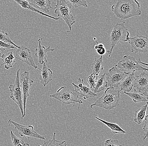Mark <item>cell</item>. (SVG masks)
<instances>
[{
  "label": "cell",
  "instance_id": "20",
  "mask_svg": "<svg viewBox=\"0 0 148 146\" xmlns=\"http://www.w3.org/2000/svg\"><path fill=\"white\" fill-rule=\"evenodd\" d=\"M2 60L3 64H1V66L5 65V68L7 70L12 67L14 64L16 62L15 57L13 52L11 51L2 54Z\"/></svg>",
  "mask_w": 148,
  "mask_h": 146
},
{
  "label": "cell",
  "instance_id": "9",
  "mask_svg": "<svg viewBox=\"0 0 148 146\" xmlns=\"http://www.w3.org/2000/svg\"><path fill=\"white\" fill-rule=\"evenodd\" d=\"M128 42L131 46V52L135 53H146L148 51L147 36L136 35L134 37H129Z\"/></svg>",
  "mask_w": 148,
  "mask_h": 146
},
{
  "label": "cell",
  "instance_id": "23",
  "mask_svg": "<svg viewBox=\"0 0 148 146\" xmlns=\"http://www.w3.org/2000/svg\"><path fill=\"white\" fill-rule=\"evenodd\" d=\"M94 118H96L98 121L101 122V123L106 125V126L110 128L112 131V133H113V134H124L126 133L125 131H124L121 127L119 126V125L116 124L108 122L103 121V120H102L100 118L97 117H94Z\"/></svg>",
  "mask_w": 148,
  "mask_h": 146
},
{
  "label": "cell",
  "instance_id": "19",
  "mask_svg": "<svg viewBox=\"0 0 148 146\" xmlns=\"http://www.w3.org/2000/svg\"><path fill=\"white\" fill-rule=\"evenodd\" d=\"M14 1L18 5H20L24 10H29V11L35 12L39 14L44 16H46V17H49V18L54 19V20H58L60 19L59 17H53V16H51L49 15L46 14L45 13L42 12L40 11L39 10H37V9L34 8L30 5L29 3L27 1V0H14Z\"/></svg>",
  "mask_w": 148,
  "mask_h": 146
},
{
  "label": "cell",
  "instance_id": "28",
  "mask_svg": "<svg viewBox=\"0 0 148 146\" xmlns=\"http://www.w3.org/2000/svg\"><path fill=\"white\" fill-rule=\"evenodd\" d=\"M72 6L75 8L78 7H83L87 8L88 5L86 0H66Z\"/></svg>",
  "mask_w": 148,
  "mask_h": 146
},
{
  "label": "cell",
  "instance_id": "22",
  "mask_svg": "<svg viewBox=\"0 0 148 146\" xmlns=\"http://www.w3.org/2000/svg\"><path fill=\"white\" fill-rule=\"evenodd\" d=\"M124 92V94L128 95L131 98L133 101L135 103H139V102H148V99L147 97L144 96L143 94L140 92L137 91L136 89H134V91L133 92Z\"/></svg>",
  "mask_w": 148,
  "mask_h": 146
},
{
  "label": "cell",
  "instance_id": "6",
  "mask_svg": "<svg viewBox=\"0 0 148 146\" xmlns=\"http://www.w3.org/2000/svg\"><path fill=\"white\" fill-rule=\"evenodd\" d=\"M115 66L120 71L127 74L132 73L136 71H148L147 69L140 65L139 61L136 60L135 57L129 55L124 56L123 59Z\"/></svg>",
  "mask_w": 148,
  "mask_h": 146
},
{
  "label": "cell",
  "instance_id": "5",
  "mask_svg": "<svg viewBox=\"0 0 148 146\" xmlns=\"http://www.w3.org/2000/svg\"><path fill=\"white\" fill-rule=\"evenodd\" d=\"M49 97L58 100L66 105L73 104L74 106L75 103H78V109L80 104L84 103L78 95L66 88L65 86L60 87L55 94L50 95Z\"/></svg>",
  "mask_w": 148,
  "mask_h": 146
},
{
  "label": "cell",
  "instance_id": "18",
  "mask_svg": "<svg viewBox=\"0 0 148 146\" xmlns=\"http://www.w3.org/2000/svg\"><path fill=\"white\" fill-rule=\"evenodd\" d=\"M42 69L40 70V80L41 84L46 86L52 80L53 72L46 65L45 62L43 63Z\"/></svg>",
  "mask_w": 148,
  "mask_h": 146
},
{
  "label": "cell",
  "instance_id": "1",
  "mask_svg": "<svg viewBox=\"0 0 148 146\" xmlns=\"http://www.w3.org/2000/svg\"><path fill=\"white\" fill-rule=\"evenodd\" d=\"M140 5L137 0H117L111 10L117 18L125 20L141 15Z\"/></svg>",
  "mask_w": 148,
  "mask_h": 146
},
{
  "label": "cell",
  "instance_id": "31",
  "mask_svg": "<svg viewBox=\"0 0 148 146\" xmlns=\"http://www.w3.org/2000/svg\"><path fill=\"white\" fill-rule=\"evenodd\" d=\"M98 77H96L91 74L86 78L87 82L88 84V86L90 88H94L96 83V79Z\"/></svg>",
  "mask_w": 148,
  "mask_h": 146
},
{
  "label": "cell",
  "instance_id": "33",
  "mask_svg": "<svg viewBox=\"0 0 148 146\" xmlns=\"http://www.w3.org/2000/svg\"><path fill=\"white\" fill-rule=\"evenodd\" d=\"M105 146H121L119 143L118 140L116 139H109L106 140L104 143Z\"/></svg>",
  "mask_w": 148,
  "mask_h": 146
},
{
  "label": "cell",
  "instance_id": "10",
  "mask_svg": "<svg viewBox=\"0 0 148 146\" xmlns=\"http://www.w3.org/2000/svg\"><path fill=\"white\" fill-rule=\"evenodd\" d=\"M11 124L14 126L16 129L18 130V134L20 136L26 137L28 139L31 138H34L45 140V138L37 133L34 130V127L32 125H23L9 119L8 122V126H10Z\"/></svg>",
  "mask_w": 148,
  "mask_h": 146
},
{
  "label": "cell",
  "instance_id": "30",
  "mask_svg": "<svg viewBox=\"0 0 148 146\" xmlns=\"http://www.w3.org/2000/svg\"><path fill=\"white\" fill-rule=\"evenodd\" d=\"M94 49L96 51L97 53L101 56L106 54L107 51L102 43H97L94 46Z\"/></svg>",
  "mask_w": 148,
  "mask_h": 146
},
{
  "label": "cell",
  "instance_id": "24",
  "mask_svg": "<svg viewBox=\"0 0 148 146\" xmlns=\"http://www.w3.org/2000/svg\"><path fill=\"white\" fill-rule=\"evenodd\" d=\"M91 69L93 72L92 74L96 77H98L99 73L103 71L102 56L94 60L91 66Z\"/></svg>",
  "mask_w": 148,
  "mask_h": 146
},
{
  "label": "cell",
  "instance_id": "7",
  "mask_svg": "<svg viewBox=\"0 0 148 146\" xmlns=\"http://www.w3.org/2000/svg\"><path fill=\"white\" fill-rule=\"evenodd\" d=\"M20 69H18L16 72L15 81L14 84H11L9 86V90L10 92V98L14 101L18 105L22 114L21 119L23 120L25 116L23 111V96L19 80V72Z\"/></svg>",
  "mask_w": 148,
  "mask_h": 146
},
{
  "label": "cell",
  "instance_id": "14",
  "mask_svg": "<svg viewBox=\"0 0 148 146\" xmlns=\"http://www.w3.org/2000/svg\"><path fill=\"white\" fill-rule=\"evenodd\" d=\"M134 86L138 90L139 92L148 98V73L145 72L136 76Z\"/></svg>",
  "mask_w": 148,
  "mask_h": 146
},
{
  "label": "cell",
  "instance_id": "3",
  "mask_svg": "<svg viewBox=\"0 0 148 146\" xmlns=\"http://www.w3.org/2000/svg\"><path fill=\"white\" fill-rule=\"evenodd\" d=\"M125 22L116 23L114 25L111 31L110 39L111 42L110 50L107 51L108 57H111L112 51L114 47L119 42H127L130 37L128 29L125 25Z\"/></svg>",
  "mask_w": 148,
  "mask_h": 146
},
{
  "label": "cell",
  "instance_id": "26",
  "mask_svg": "<svg viewBox=\"0 0 148 146\" xmlns=\"http://www.w3.org/2000/svg\"><path fill=\"white\" fill-rule=\"evenodd\" d=\"M56 133H53V138L52 139H49L48 141H44V144L39 146H66V141H60L56 140L55 138Z\"/></svg>",
  "mask_w": 148,
  "mask_h": 146
},
{
  "label": "cell",
  "instance_id": "29",
  "mask_svg": "<svg viewBox=\"0 0 148 146\" xmlns=\"http://www.w3.org/2000/svg\"><path fill=\"white\" fill-rule=\"evenodd\" d=\"M0 40L12 44L17 48H18L20 47V46H17L13 42L12 40L9 38V35L7 33H5L4 31L1 30V29H0Z\"/></svg>",
  "mask_w": 148,
  "mask_h": 146
},
{
  "label": "cell",
  "instance_id": "32",
  "mask_svg": "<svg viewBox=\"0 0 148 146\" xmlns=\"http://www.w3.org/2000/svg\"><path fill=\"white\" fill-rule=\"evenodd\" d=\"M14 46L12 44L0 40V49L3 52L5 50L14 49Z\"/></svg>",
  "mask_w": 148,
  "mask_h": 146
},
{
  "label": "cell",
  "instance_id": "16",
  "mask_svg": "<svg viewBox=\"0 0 148 146\" xmlns=\"http://www.w3.org/2000/svg\"><path fill=\"white\" fill-rule=\"evenodd\" d=\"M29 3L34 8L46 12H49L50 9L54 8L51 5L50 0H27Z\"/></svg>",
  "mask_w": 148,
  "mask_h": 146
},
{
  "label": "cell",
  "instance_id": "8",
  "mask_svg": "<svg viewBox=\"0 0 148 146\" xmlns=\"http://www.w3.org/2000/svg\"><path fill=\"white\" fill-rule=\"evenodd\" d=\"M128 74L120 71L115 66L109 70V72L105 73L106 88H119L122 80Z\"/></svg>",
  "mask_w": 148,
  "mask_h": 146
},
{
  "label": "cell",
  "instance_id": "27",
  "mask_svg": "<svg viewBox=\"0 0 148 146\" xmlns=\"http://www.w3.org/2000/svg\"><path fill=\"white\" fill-rule=\"evenodd\" d=\"M10 136L12 138V144L14 146H29V144L25 143L23 139L19 138L14 134L12 131H10Z\"/></svg>",
  "mask_w": 148,
  "mask_h": 146
},
{
  "label": "cell",
  "instance_id": "2",
  "mask_svg": "<svg viewBox=\"0 0 148 146\" xmlns=\"http://www.w3.org/2000/svg\"><path fill=\"white\" fill-rule=\"evenodd\" d=\"M120 92V90L114 88H107L104 94L94 104L90 105V108H92V107L97 106L107 110L114 109L119 105Z\"/></svg>",
  "mask_w": 148,
  "mask_h": 146
},
{
  "label": "cell",
  "instance_id": "21",
  "mask_svg": "<svg viewBox=\"0 0 148 146\" xmlns=\"http://www.w3.org/2000/svg\"><path fill=\"white\" fill-rule=\"evenodd\" d=\"M146 103V105L142 106L140 108L136 110L134 113V122L138 124L141 123L147 115L146 112L148 108V103L147 102Z\"/></svg>",
  "mask_w": 148,
  "mask_h": 146
},
{
  "label": "cell",
  "instance_id": "34",
  "mask_svg": "<svg viewBox=\"0 0 148 146\" xmlns=\"http://www.w3.org/2000/svg\"><path fill=\"white\" fill-rule=\"evenodd\" d=\"M148 115L147 114L145 119V124H144V126H143V132H144V135L143 136V140L146 139L148 137Z\"/></svg>",
  "mask_w": 148,
  "mask_h": 146
},
{
  "label": "cell",
  "instance_id": "11",
  "mask_svg": "<svg viewBox=\"0 0 148 146\" xmlns=\"http://www.w3.org/2000/svg\"><path fill=\"white\" fill-rule=\"evenodd\" d=\"M21 89L23 96V108L24 113L25 114L27 99L29 95V91L31 89L32 84L34 81L31 80L29 77V73L28 71H25L21 75Z\"/></svg>",
  "mask_w": 148,
  "mask_h": 146
},
{
  "label": "cell",
  "instance_id": "4",
  "mask_svg": "<svg viewBox=\"0 0 148 146\" xmlns=\"http://www.w3.org/2000/svg\"><path fill=\"white\" fill-rule=\"evenodd\" d=\"M72 6L66 0H56V5L54 8L55 14H57L60 18H62L68 25L69 30L66 31L67 32H71L72 26L76 23L71 11Z\"/></svg>",
  "mask_w": 148,
  "mask_h": 146
},
{
  "label": "cell",
  "instance_id": "17",
  "mask_svg": "<svg viewBox=\"0 0 148 146\" xmlns=\"http://www.w3.org/2000/svg\"><path fill=\"white\" fill-rule=\"evenodd\" d=\"M135 77L134 73L128 74L122 80L119 85L120 91L128 92L130 91L134 86Z\"/></svg>",
  "mask_w": 148,
  "mask_h": 146
},
{
  "label": "cell",
  "instance_id": "12",
  "mask_svg": "<svg viewBox=\"0 0 148 146\" xmlns=\"http://www.w3.org/2000/svg\"><path fill=\"white\" fill-rule=\"evenodd\" d=\"M78 83V85L75 84L74 83H72V84L74 88L73 92L79 97H83L84 99H87L89 98L98 97L97 94L92 92L88 86L84 84L83 79L79 78Z\"/></svg>",
  "mask_w": 148,
  "mask_h": 146
},
{
  "label": "cell",
  "instance_id": "36",
  "mask_svg": "<svg viewBox=\"0 0 148 146\" xmlns=\"http://www.w3.org/2000/svg\"><path fill=\"white\" fill-rule=\"evenodd\" d=\"M2 52H3V51L0 49V59L1 58L2 56Z\"/></svg>",
  "mask_w": 148,
  "mask_h": 146
},
{
  "label": "cell",
  "instance_id": "35",
  "mask_svg": "<svg viewBox=\"0 0 148 146\" xmlns=\"http://www.w3.org/2000/svg\"><path fill=\"white\" fill-rule=\"evenodd\" d=\"M139 64H142L143 65H145V66H148L147 64L145 63H143V62L140 61V59H139Z\"/></svg>",
  "mask_w": 148,
  "mask_h": 146
},
{
  "label": "cell",
  "instance_id": "15",
  "mask_svg": "<svg viewBox=\"0 0 148 146\" xmlns=\"http://www.w3.org/2000/svg\"><path fill=\"white\" fill-rule=\"evenodd\" d=\"M42 39V38H40L38 39V48L36 49V53L35 56L38 59V63L40 64H42L44 62V60L47 62V53L49 51L53 52L54 51V49H51L50 46L45 48L44 46L41 45V42Z\"/></svg>",
  "mask_w": 148,
  "mask_h": 146
},
{
  "label": "cell",
  "instance_id": "13",
  "mask_svg": "<svg viewBox=\"0 0 148 146\" xmlns=\"http://www.w3.org/2000/svg\"><path fill=\"white\" fill-rule=\"evenodd\" d=\"M17 49L14 55L15 57L35 69H38V66L35 63L29 49L24 46H20Z\"/></svg>",
  "mask_w": 148,
  "mask_h": 146
},
{
  "label": "cell",
  "instance_id": "25",
  "mask_svg": "<svg viewBox=\"0 0 148 146\" xmlns=\"http://www.w3.org/2000/svg\"><path fill=\"white\" fill-rule=\"evenodd\" d=\"M106 81L105 80V73L97 77L94 88L95 93H99L106 88Z\"/></svg>",
  "mask_w": 148,
  "mask_h": 146
}]
</instances>
